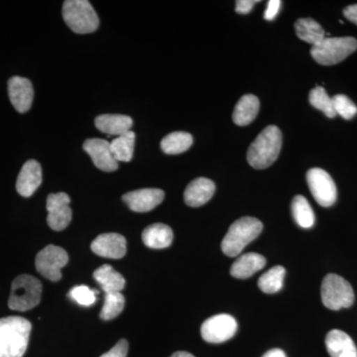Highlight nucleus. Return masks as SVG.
<instances>
[{"label": "nucleus", "instance_id": "nucleus-37", "mask_svg": "<svg viewBox=\"0 0 357 357\" xmlns=\"http://www.w3.org/2000/svg\"><path fill=\"white\" fill-rule=\"evenodd\" d=\"M262 357H287L282 349H274L267 351Z\"/></svg>", "mask_w": 357, "mask_h": 357}, {"label": "nucleus", "instance_id": "nucleus-36", "mask_svg": "<svg viewBox=\"0 0 357 357\" xmlns=\"http://www.w3.org/2000/svg\"><path fill=\"white\" fill-rule=\"evenodd\" d=\"M344 14L347 20L357 25V4L345 7Z\"/></svg>", "mask_w": 357, "mask_h": 357}, {"label": "nucleus", "instance_id": "nucleus-22", "mask_svg": "<svg viewBox=\"0 0 357 357\" xmlns=\"http://www.w3.org/2000/svg\"><path fill=\"white\" fill-rule=\"evenodd\" d=\"M260 102L255 95L243 96L236 103L232 114L234 123L238 126H246L255 121L259 112Z\"/></svg>", "mask_w": 357, "mask_h": 357}, {"label": "nucleus", "instance_id": "nucleus-6", "mask_svg": "<svg viewBox=\"0 0 357 357\" xmlns=\"http://www.w3.org/2000/svg\"><path fill=\"white\" fill-rule=\"evenodd\" d=\"M357 49V40L354 37H326L321 43L311 49V55L319 65L333 66L342 62Z\"/></svg>", "mask_w": 357, "mask_h": 357}, {"label": "nucleus", "instance_id": "nucleus-14", "mask_svg": "<svg viewBox=\"0 0 357 357\" xmlns=\"http://www.w3.org/2000/svg\"><path fill=\"white\" fill-rule=\"evenodd\" d=\"M8 95L14 109L24 114L31 107L34 89L31 82L26 77H13L8 82Z\"/></svg>", "mask_w": 357, "mask_h": 357}, {"label": "nucleus", "instance_id": "nucleus-38", "mask_svg": "<svg viewBox=\"0 0 357 357\" xmlns=\"http://www.w3.org/2000/svg\"><path fill=\"white\" fill-rule=\"evenodd\" d=\"M170 357H195L192 354L185 351H178L173 354Z\"/></svg>", "mask_w": 357, "mask_h": 357}, {"label": "nucleus", "instance_id": "nucleus-31", "mask_svg": "<svg viewBox=\"0 0 357 357\" xmlns=\"http://www.w3.org/2000/svg\"><path fill=\"white\" fill-rule=\"evenodd\" d=\"M333 105L335 114L340 115L342 119L349 121L354 119L357 114V107L354 105L351 98L344 95L333 96Z\"/></svg>", "mask_w": 357, "mask_h": 357}, {"label": "nucleus", "instance_id": "nucleus-2", "mask_svg": "<svg viewBox=\"0 0 357 357\" xmlns=\"http://www.w3.org/2000/svg\"><path fill=\"white\" fill-rule=\"evenodd\" d=\"M282 133L275 126H267L251 143L248 151L249 165L263 170L272 165L280 154Z\"/></svg>", "mask_w": 357, "mask_h": 357}, {"label": "nucleus", "instance_id": "nucleus-26", "mask_svg": "<svg viewBox=\"0 0 357 357\" xmlns=\"http://www.w3.org/2000/svg\"><path fill=\"white\" fill-rule=\"evenodd\" d=\"M135 133L133 131L117 136L110 142V149L117 162H129L133 157Z\"/></svg>", "mask_w": 357, "mask_h": 357}, {"label": "nucleus", "instance_id": "nucleus-23", "mask_svg": "<svg viewBox=\"0 0 357 357\" xmlns=\"http://www.w3.org/2000/svg\"><path fill=\"white\" fill-rule=\"evenodd\" d=\"M93 278L107 293L121 292L126 286V279L110 265H102L93 272Z\"/></svg>", "mask_w": 357, "mask_h": 357}, {"label": "nucleus", "instance_id": "nucleus-33", "mask_svg": "<svg viewBox=\"0 0 357 357\" xmlns=\"http://www.w3.org/2000/svg\"><path fill=\"white\" fill-rule=\"evenodd\" d=\"M128 352V342L126 340H121L110 349L105 352L100 357H126Z\"/></svg>", "mask_w": 357, "mask_h": 357}, {"label": "nucleus", "instance_id": "nucleus-7", "mask_svg": "<svg viewBox=\"0 0 357 357\" xmlns=\"http://www.w3.org/2000/svg\"><path fill=\"white\" fill-rule=\"evenodd\" d=\"M321 295L323 304L333 311L347 309L354 302V292L351 284L337 274H328L324 278Z\"/></svg>", "mask_w": 357, "mask_h": 357}, {"label": "nucleus", "instance_id": "nucleus-12", "mask_svg": "<svg viewBox=\"0 0 357 357\" xmlns=\"http://www.w3.org/2000/svg\"><path fill=\"white\" fill-rule=\"evenodd\" d=\"M84 150L100 170L114 172L119 168V162L114 159L109 141L100 138L86 139L84 143Z\"/></svg>", "mask_w": 357, "mask_h": 357}, {"label": "nucleus", "instance_id": "nucleus-32", "mask_svg": "<svg viewBox=\"0 0 357 357\" xmlns=\"http://www.w3.org/2000/svg\"><path fill=\"white\" fill-rule=\"evenodd\" d=\"M96 291L91 290L88 286L81 285L70 290V297L81 306L89 307L96 302Z\"/></svg>", "mask_w": 357, "mask_h": 357}, {"label": "nucleus", "instance_id": "nucleus-3", "mask_svg": "<svg viewBox=\"0 0 357 357\" xmlns=\"http://www.w3.org/2000/svg\"><path fill=\"white\" fill-rule=\"evenodd\" d=\"M262 229V222L258 218H239L230 225L229 231L222 239V252L229 257H236L249 243L257 238Z\"/></svg>", "mask_w": 357, "mask_h": 357}, {"label": "nucleus", "instance_id": "nucleus-28", "mask_svg": "<svg viewBox=\"0 0 357 357\" xmlns=\"http://www.w3.org/2000/svg\"><path fill=\"white\" fill-rule=\"evenodd\" d=\"M286 270L283 266H274L268 270L258 280V287L262 292L274 294L279 292L284 285Z\"/></svg>", "mask_w": 357, "mask_h": 357}, {"label": "nucleus", "instance_id": "nucleus-1", "mask_svg": "<svg viewBox=\"0 0 357 357\" xmlns=\"http://www.w3.org/2000/svg\"><path fill=\"white\" fill-rule=\"evenodd\" d=\"M31 330V323L21 317L0 319V357H23Z\"/></svg>", "mask_w": 357, "mask_h": 357}, {"label": "nucleus", "instance_id": "nucleus-16", "mask_svg": "<svg viewBox=\"0 0 357 357\" xmlns=\"http://www.w3.org/2000/svg\"><path fill=\"white\" fill-rule=\"evenodd\" d=\"M42 183V168L38 162L29 160L21 169L16 182V190L25 198L31 197Z\"/></svg>", "mask_w": 357, "mask_h": 357}, {"label": "nucleus", "instance_id": "nucleus-35", "mask_svg": "<svg viewBox=\"0 0 357 357\" xmlns=\"http://www.w3.org/2000/svg\"><path fill=\"white\" fill-rule=\"evenodd\" d=\"M259 1H255V0H238L236 3V11L239 14H248L252 10L255 4Z\"/></svg>", "mask_w": 357, "mask_h": 357}, {"label": "nucleus", "instance_id": "nucleus-13", "mask_svg": "<svg viewBox=\"0 0 357 357\" xmlns=\"http://www.w3.org/2000/svg\"><path fill=\"white\" fill-rule=\"evenodd\" d=\"M165 192L160 189H141L123 195L122 199L131 211L147 213L154 210L163 202Z\"/></svg>", "mask_w": 357, "mask_h": 357}, {"label": "nucleus", "instance_id": "nucleus-30", "mask_svg": "<svg viewBox=\"0 0 357 357\" xmlns=\"http://www.w3.org/2000/svg\"><path fill=\"white\" fill-rule=\"evenodd\" d=\"M309 102L314 109L321 110L330 119H333L337 115L333 109L332 98L321 86H317L310 91Z\"/></svg>", "mask_w": 357, "mask_h": 357}, {"label": "nucleus", "instance_id": "nucleus-10", "mask_svg": "<svg viewBox=\"0 0 357 357\" xmlns=\"http://www.w3.org/2000/svg\"><path fill=\"white\" fill-rule=\"evenodd\" d=\"M237 332V323L234 317L220 314L204 321L202 337L210 344H222L234 337Z\"/></svg>", "mask_w": 357, "mask_h": 357}, {"label": "nucleus", "instance_id": "nucleus-24", "mask_svg": "<svg viewBox=\"0 0 357 357\" xmlns=\"http://www.w3.org/2000/svg\"><path fill=\"white\" fill-rule=\"evenodd\" d=\"M295 30L301 40L312 46L321 43L326 38L323 27L312 18H301L296 21Z\"/></svg>", "mask_w": 357, "mask_h": 357}, {"label": "nucleus", "instance_id": "nucleus-21", "mask_svg": "<svg viewBox=\"0 0 357 357\" xmlns=\"http://www.w3.org/2000/svg\"><path fill=\"white\" fill-rule=\"evenodd\" d=\"M174 238L173 230L164 223H154L144 229L142 241L147 248L163 249L169 248Z\"/></svg>", "mask_w": 357, "mask_h": 357}, {"label": "nucleus", "instance_id": "nucleus-25", "mask_svg": "<svg viewBox=\"0 0 357 357\" xmlns=\"http://www.w3.org/2000/svg\"><path fill=\"white\" fill-rule=\"evenodd\" d=\"M192 136L188 132L177 131L165 136L161 141V149L164 153L177 155L184 153L192 145Z\"/></svg>", "mask_w": 357, "mask_h": 357}, {"label": "nucleus", "instance_id": "nucleus-18", "mask_svg": "<svg viewBox=\"0 0 357 357\" xmlns=\"http://www.w3.org/2000/svg\"><path fill=\"white\" fill-rule=\"evenodd\" d=\"M326 345L331 357H357L356 344L342 331H331L326 335Z\"/></svg>", "mask_w": 357, "mask_h": 357}, {"label": "nucleus", "instance_id": "nucleus-11", "mask_svg": "<svg viewBox=\"0 0 357 357\" xmlns=\"http://www.w3.org/2000/svg\"><path fill=\"white\" fill-rule=\"evenodd\" d=\"M70 203V197L66 192L49 195L46 204L48 211L47 222L52 229L61 231L70 225L72 220Z\"/></svg>", "mask_w": 357, "mask_h": 357}, {"label": "nucleus", "instance_id": "nucleus-4", "mask_svg": "<svg viewBox=\"0 0 357 357\" xmlns=\"http://www.w3.org/2000/svg\"><path fill=\"white\" fill-rule=\"evenodd\" d=\"M63 18L70 30L77 34L95 32L100 25L98 14L88 0H66Z\"/></svg>", "mask_w": 357, "mask_h": 357}, {"label": "nucleus", "instance_id": "nucleus-20", "mask_svg": "<svg viewBox=\"0 0 357 357\" xmlns=\"http://www.w3.org/2000/svg\"><path fill=\"white\" fill-rule=\"evenodd\" d=\"M266 264L264 256L258 253H246L239 256L230 268V274L237 279H248L261 270Z\"/></svg>", "mask_w": 357, "mask_h": 357}, {"label": "nucleus", "instance_id": "nucleus-5", "mask_svg": "<svg viewBox=\"0 0 357 357\" xmlns=\"http://www.w3.org/2000/svg\"><path fill=\"white\" fill-rule=\"evenodd\" d=\"M42 284L31 275L23 274L16 277L11 286L9 309L26 312L39 305L41 301Z\"/></svg>", "mask_w": 357, "mask_h": 357}, {"label": "nucleus", "instance_id": "nucleus-15", "mask_svg": "<svg viewBox=\"0 0 357 357\" xmlns=\"http://www.w3.org/2000/svg\"><path fill=\"white\" fill-rule=\"evenodd\" d=\"M91 248L96 255L121 259L126 255V239L119 234H103L96 237Z\"/></svg>", "mask_w": 357, "mask_h": 357}, {"label": "nucleus", "instance_id": "nucleus-19", "mask_svg": "<svg viewBox=\"0 0 357 357\" xmlns=\"http://www.w3.org/2000/svg\"><path fill=\"white\" fill-rule=\"evenodd\" d=\"M96 128L109 135L121 136L131 130L133 121L128 115L102 114L95 121Z\"/></svg>", "mask_w": 357, "mask_h": 357}, {"label": "nucleus", "instance_id": "nucleus-29", "mask_svg": "<svg viewBox=\"0 0 357 357\" xmlns=\"http://www.w3.org/2000/svg\"><path fill=\"white\" fill-rule=\"evenodd\" d=\"M126 300L121 292L105 294V305H103L100 318L103 321H110L116 318L123 311Z\"/></svg>", "mask_w": 357, "mask_h": 357}, {"label": "nucleus", "instance_id": "nucleus-9", "mask_svg": "<svg viewBox=\"0 0 357 357\" xmlns=\"http://www.w3.org/2000/svg\"><path fill=\"white\" fill-rule=\"evenodd\" d=\"M307 182L312 197L319 206H332L337 201V185L330 174L323 169L312 168L307 171Z\"/></svg>", "mask_w": 357, "mask_h": 357}, {"label": "nucleus", "instance_id": "nucleus-34", "mask_svg": "<svg viewBox=\"0 0 357 357\" xmlns=\"http://www.w3.org/2000/svg\"><path fill=\"white\" fill-rule=\"evenodd\" d=\"M282 2L280 0H270L265 11L264 18L266 20H273L279 13Z\"/></svg>", "mask_w": 357, "mask_h": 357}, {"label": "nucleus", "instance_id": "nucleus-8", "mask_svg": "<svg viewBox=\"0 0 357 357\" xmlns=\"http://www.w3.org/2000/svg\"><path fill=\"white\" fill-rule=\"evenodd\" d=\"M69 256L64 249L56 245H48L37 255L35 265L42 276L52 282L62 278L61 270L67 265Z\"/></svg>", "mask_w": 357, "mask_h": 357}, {"label": "nucleus", "instance_id": "nucleus-17", "mask_svg": "<svg viewBox=\"0 0 357 357\" xmlns=\"http://www.w3.org/2000/svg\"><path fill=\"white\" fill-rule=\"evenodd\" d=\"M215 192V185L208 178H197L188 185L184 194L185 203L192 208H199L208 203Z\"/></svg>", "mask_w": 357, "mask_h": 357}, {"label": "nucleus", "instance_id": "nucleus-27", "mask_svg": "<svg viewBox=\"0 0 357 357\" xmlns=\"http://www.w3.org/2000/svg\"><path fill=\"white\" fill-rule=\"evenodd\" d=\"M292 213L294 220L303 229H310L314 225V211L305 197L298 195L293 199Z\"/></svg>", "mask_w": 357, "mask_h": 357}]
</instances>
